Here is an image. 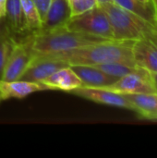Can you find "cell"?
Listing matches in <instances>:
<instances>
[{"label":"cell","mask_w":157,"mask_h":158,"mask_svg":"<svg viewBox=\"0 0 157 158\" xmlns=\"http://www.w3.org/2000/svg\"><path fill=\"white\" fill-rule=\"evenodd\" d=\"M103 41L107 40L63 28L33 35L32 52L34 56L53 55Z\"/></svg>","instance_id":"2"},{"label":"cell","mask_w":157,"mask_h":158,"mask_svg":"<svg viewBox=\"0 0 157 158\" xmlns=\"http://www.w3.org/2000/svg\"><path fill=\"white\" fill-rule=\"evenodd\" d=\"M141 1H143V2H150L149 0H141Z\"/></svg>","instance_id":"28"},{"label":"cell","mask_w":157,"mask_h":158,"mask_svg":"<svg viewBox=\"0 0 157 158\" xmlns=\"http://www.w3.org/2000/svg\"><path fill=\"white\" fill-rule=\"evenodd\" d=\"M146 38H148L157 47V24L151 30V31L148 33Z\"/></svg>","instance_id":"22"},{"label":"cell","mask_w":157,"mask_h":158,"mask_svg":"<svg viewBox=\"0 0 157 158\" xmlns=\"http://www.w3.org/2000/svg\"><path fill=\"white\" fill-rule=\"evenodd\" d=\"M17 37H15L10 31H7L0 37V80L2 79L7 59L17 42Z\"/></svg>","instance_id":"18"},{"label":"cell","mask_w":157,"mask_h":158,"mask_svg":"<svg viewBox=\"0 0 157 158\" xmlns=\"http://www.w3.org/2000/svg\"><path fill=\"white\" fill-rule=\"evenodd\" d=\"M7 0H0V19L6 17Z\"/></svg>","instance_id":"24"},{"label":"cell","mask_w":157,"mask_h":158,"mask_svg":"<svg viewBox=\"0 0 157 158\" xmlns=\"http://www.w3.org/2000/svg\"><path fill=\"white\" fill-rule=\"evenodd\" d=\"M151 74H152V82H153L154 90H155V93L157 94V72L151 73Z\"/></svg>","instance_id":"25"},{"label":"cell","mask_w":157,"mask_h":158,"mask_svg":"<svg viewBox=\"0 0 157 158\" xmlns=\"http://www.w3.org/2000/svg\"><path fill=\"white\" fill-rule=\"evenodd\" d=\"M132 56L137 67L150 73L157 72V47L148 38L133 42Z\"/></svg>","instance_id":"10"},{"label":"cell","mask_w":157,"mask_h":158,"mask_svg":"<svg viewBox=\"0 0 157 158\" xmlns=\"http://www.w3.org/2000/svg\"><path fill=\"white\" fill-rule=\"evenodd\" d=\"M82 82V86L87 87H105L112 84L118 79L105 74L93 66L74 65L70 66Z\"/></svg>","instance_id":"14"},{"label":"cell","mask_w":157,"mask_h":158,"mask_svg":"<svg viewBox=\"0 0 157 158\" xmlns=\"http://www.w3.org/2000/svg\"><path fill=\"white\" fill-rule=\"evenodd\" d=\"M132 44V41L107 40L48 56L58 58L67 63L68 66H93L102 63L121 62L137 67L133 60Z\"/></svg>","instance_id":"1"},{"label":"cell","mask_w":157,"mask_h":158,"mask_svg":"<svg viewBox=\"0 0 157 158\" xmlns=\"http://www.w3.org/2000/svg\"><path fill=\"white\" fill-rule=\"evenodd\" d=\"M65 67H68V65L52 56H34L19 80L40 82Z\"/></svg>","instance_id":"8"},{"label":"cell","mask_w":157,"mask_h":158,"mask_svg":"<svg viewBox=\"0 0 157 158\" xmlns=\"http://www.w3.org/2000/svg\"><path fill=\"white\" fill-rule=\"evenodd\" d=\"M7 31H10L8 26H7V23H6V17L5 18H2L0 19V37L6 33Z\"/></svg>","instance_id":"23"},{"label":"cell","mask_w":157,"mask_h":158,"mask_svg":"<svg viewBox=\"0 0 157 158\" xmlns=\"http://www.w3.org/2000/svg\"><path fill=\"white\" fill-rule=\"evenodd\" d=\"M68 94H71L73 95L84 98L86 100L97 104L106 105V106L119 107V108H125L132 111V106L129 102V100L125 97V95L114 93L112 91L104 88L81 86L80 88H77L69 92Z\"/></svg>","instance_id":"7"},{"label":"cell","mask_w":157,"mask_h":158,"mask_svg":"<svg viewBox=\"0 0 157 158\" xmlns=\"http://www.w3.org/2000/svg\"><path fill=\"white\" fill-rule=\"evenodd\" d=\"M100 88L120 94L155 93L152 82V74L139 67L135 70L118 79L112 84Z\"/></svg>","instance_id":"6"},{"label":"cell","mask_w":157,"mask_h":158,"mask_svg":"<svg viewBox=\"0 0 157 158\" xmlns=\"http://www.w3.org/2000/svg\"><path fill=\"white\" fill-rule=\"evenodd\" d=\"M97 1H98L99 5H101V4H105V3H109V2H113L112 0H97Z\"/></svg>","instance_id":"26"},{"label":"cell","mask_w":157,"mask_h":158,"mask_svg":"<svg viewBox=\"0 0 157 158\" xmlns=\"http://www.w3.org/2000/svg\"><path fill=\"white\" fill-rule=\"evenodd\" d=\"M96 69L105 72V74L112 76L114 78L119 79L128 73L135 70L138 67H133L121 62H110V63H102L97 65H93Z\"/></svg>","instance_id":"19"},{"label":"cell","mask_w":157,"mask_h":158,"mask_svg":"<svg viewBox=\"0 0 157 158\" xmlns=\"http://www.w3.org/2000/svg\"><path fill=\"white\" fill-rule=\"evenodd\" d=\"M33 35L18 38L7 59L2 79L3 81L19 80L34 55L32 52Z\"/></svg>","instance_id":"5"},{"label":"cell","mask_w":157,"mask_h":158,"mask_svg":"<svg viewBox=\"0 0 157 158\" xmlns=\"http://www.w3.org/2000/svg\"><path fill=\"white\" fill-rule=\"evenodd\" d=\"M100 6L108 17L114 40L117 41L134 42L146 38L151 30L157 24L145 20L113 2L101 4Z\"/></svg>","instance_id":"3"},{"label":"cell","mask_w":157,"mask_h":158,"mask_svg":"<svg viewBox=\"0 0 157 158\" xmlns=\"http://www.w3.org/2000/svg\"><path fill=\"white\" fill-rule=\"evenodd\" d=\"M47 90H49V88L39 81L0 80V97L2 101L8 99H23L34 93Z\"/></svg>","instance_id":"9"},{"label":"cell","mask_w":157,"mask_h":158,"mask_svg":"<svg viewBox=\"0 0 157 158\" xmlns=\"http://www.w3.org/2000/svg\"><path fill=\"white\" fill-rule=\"evenodd\" d=\"M64 29L105 40H114L108 17L100 5L81 15L70 18Z\"/></svg>","instance_id":"4"},{"label":"cell","mask_w":157,"mask_h":158,"mask_svg":"<svg viewBox=\"0 0 157 158\" xmlns=\"http://www.w3.org/2000/svg\"><path fill=\"white\" fill-rule=\"evenodd\" d=\"M70 16L76 17L99 6L97 0H68Z\"/></svg>","instance_id":"20"},{"label":"cell","mask_w":157,"mask_h":158,"mask_svg":"<svg viewBox=\"0 0 157 158\" xmlns=\"http://www.w3.org/2000/svg\"><path fill=\"white\" fill-rule=\"evenodd\" d=\"M50 1L51 0H32V2L34 3L35 6L38 9V12L40 14V17L42 19L43 23V20H44L45 16L47 14L48 8H49V5H50Z\"/></svg>","instance_id":"21"},{"label":"cell","mask_w":157,"mask_h":158,"mask_svg":"<svg viewBox=\"0 0 157 158\" xmlns=\"http://www.w3.org/2000/svg\"><path fill=\"white\" fill-rule=\"evenodd\" d=\"M6 20L11 33L17 38H22L29 34L26 20L20 0H7Z\"/></svg>","instance_id":"15"},{"label":"cell","mask_w":157,"mask_h":158,"mask_svg":"<svg viewBox=\"0 0 157 158\" xmlns=\"http://www.w3.org/2000/svg\"><path fill=\"white\" fill-rule=\"evenodd\" d=\"M1 101H2V100H1V97H0V103H1Z\"/></svg>","instance_id":"29"},{"label":"cell","mask_w":157,"mask_h":158,"mask_svg":"<svg viewBox=\"0 0 157 158\" xmlns=\"http://www.w3.org/2000/svg\"><path fill=\"white\" fill-rule=\"evenodd\" d=\"M149 1L152 3V5L157 9V0H149Z\"/></svg>","instance_id":"27"},{"label":"cell","mask_w":157,"mask_h":158,"mask_svg":"<svg viewBox=\"0 0 157 158\" xmlns=\"http://www.w3.org/2000/svg\"><path fill=\"white\" fill-rule=\"evenodd\" d=\"M132 106V111L141 118L157 120V94H123Z\"/></svg>","instance_id":"13"},{"label":"cell","mask_w":157,"mask_h":158,"mask_svg":"<svg viewBox=\"0 0 157 158\" xmlns=\"http://www.w3.org/2000/svg\"><path fill=\"white\" fill-rule=\"evenodd\" d=\"M53 91L69 93L82 86V82L70 66L62 68L40 81Z\"/></svg>","instance_id":"11"},{"label":"cell","mask_w":157,"mask_h":158,"mask_svg":"<svg viewBox=\"0 0 157 158\" xmlns=\"http://www.w3.org/2000/svg\"><path fill=\"white\" fill-rule=\"evenodd\" d=\"M70 18L68 0H51L40 32L63 29Z\"/></svg>","instance_id":"12"},{"label":"cell","mask_w":157,"mask_h":158,"mask_svg":"<svg viewBox=\"0 0 157 158\" xmlns=\"http://www.w3.org/2000/svg\"><path fill=\"white\" fill-rule=\"evenodd\" d=\"M20 3L29 34L35 35L39 33L43 26V21L34 3L32 0H20Z\"/></svg>","instance_id":"17"},{"label":"cell","mask_w":157,"mask_h":158,"mask_svg":"<svg viewBox=\"0 0 157 158\" xmlns=\"http://www.w3.org/2000/svg\"><path fill=\"white\" fill-rule=\"evenodd\" d=\"M113 3L120 7L130 11L145 20L156 24L157 9L151 2H143L141 0H112Z\"/></svg>","instance_id":"16"}]
</instances>
